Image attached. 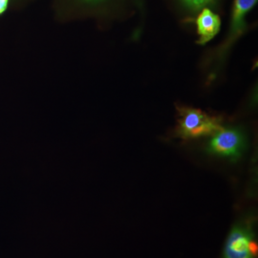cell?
Instances as JSON below:
<instances>
[{
    "instance_id": "1",
    "label": "cell",
    "mask_w": 258,
    "mask_h": 258,
    "mask_svg": "<svg viewBox=\"0 0 258 258\" xmlns=\"http://www.w3.org/2000/svg\"><path fill=\"white\" fill-rule=\"evenodd\" d=\"M176 136L184 140L213 135L222 128V120L200 109L187 106L177 107Z\"/></svg>"
},
{
    "instance_id": "2",
    "label": "cell",
    "mask_w": 258,
    "mask_h": 258,
    "mask_svg": "<svg viewBox=\"0 0 258 258\" xmlns=\"http://www.w3.org/2000/svg\"><path fill=\"white\" fill-rule=\"evenodd\" d=\"M245 149V136L240 130L235 128L222 127L213 134L208 146V151L210 153L231 160L239 159Z\"/></svg>"
},
{
    "instance_id": "3",
    "label": "cell",
    "mask_w": 258,
    "mask_h": 258,
    "mask_svg": "<svg viewBox=\"0 0 258 258\" xmlns=\"http://www.w3.org/2000/svg\"><path fill=\"white\" fill-rule=\"evenodd\" d=\"M253 236L251 227L247 223L236 225L231 230L226 242L224 258H255L249 249Z\"/></svg>"
},
{
    "instance_id": "4",
    "label": "cell",
    "mask_w": 258,
    "mask_h": 258,
    "mask_svg": "<svg viewBox=\"0 0 258 258\" xmlns=\"http://www.w3.org/2000/svg\"><path fill=\"white\" fill-rule=\"evenodd\" d=\"M257 0H234L228 38L220 49L222 54H224V52L227 51L246 30L247 24L245 19L249 11L255 6Z\"/></svg>"
},
{
    "instance_id": "5",
    "label": "cell",
    "mask_w": 258,
    "mask_h": 258,
    "mask_svg": "<svg viewBox=\"0 0 258 258\" xmlns=\"http://www.w3.org/2000/svg\"><path fill=\"white\" fill-rule=\"evenodd\" d=\"M197 34L199 36L198 43L204 45L215 37L221 28V19L212 10L204 9L196 19Z\"/></svg>"
},
{
    "instance_id": "6",
    "label": "cell",
    "mask_w": 258,
    "mask_h": 258,
    "mask_svg": "<svg viewBox=\"0 0 258 258\" xmlns=\"http://www.w3.org/2000/svg\"><path fill=\"white\" fill-rule=\"evenodd\" d=\"M212 0H183L184 4L190 9L198 10L210 3Z\"/></svg>"
},
{
    "instance_id": "7",
    "label": "cell",
    "mask_w": 258,
    "mask_h": 258,
    "mask_svg": "<svg viewBox=\"0 0 258 258\" xmlns=\"http://www.w3.org/2000/svg\"><path fill=\"white\" fill-rule=\"evenodd\" d=\"M80 1L83 2V3H87V4H94V3L101 2L102 0H80Z\"/></svg>"
}]
</instances>
